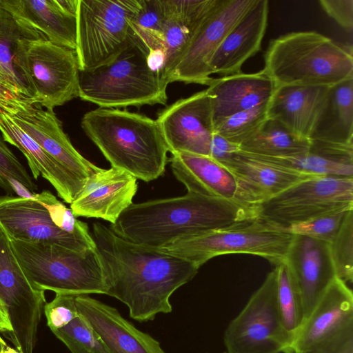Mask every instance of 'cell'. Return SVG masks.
<instances>
[{"instance_id":"1","label":"cell","mask_w":353,"mask_h":353,"mask_svg":"<svg viewBox=\"0 0 353 353\" xmlns=\"http://www.w3.org/2000/svg\"><path fill=\"white\" fill-rule=\"evenodd\" d=\"M92 236L104 270L106 295L124 303L139 322L170 313V296L199 269L158 248L125 240L99 222L93 224Z\"/></svg>"},{"instance_id":"2","label":"cell","mask_w":353,"mask_h":353,"mask_svg":"<svg viewBox=\"0 0 353 353\" xmlns=\"http://www.w3.org/2000/svg\"><path fill=\"white\" fill-rule=\"evenodd\" d=\"M256 219L255 206L187 192L177 197L132 203L109 227L125 240L159 248L182 236Z\"/></svg>"},{"instance_id":"3","label":"cell","mask_w":353,"mask_h":353,"mask_svg":"<svg viewBox=\"0 0 353 353\" xmlns=\"http://www.w3.org/2000/svg\"><path fill=\"white\" fill-rule=\"evenodd\" d=\"M81 125L112 168L145 182L163 174L168 149L157 120L119 108H98L83 115Z\"/></svg>"},{"instance_id":"4","label":"cell","mask_w":353,"mask_h":353,"mask_svg":"<svg viewBox=\"0 0 353 353\" xmlns=\"http://www.w3.org/2000/svg\"><path fill=\"white\" fill-rule=\"evenodd\" d=\"M263 72L276 86H332L353 77L352 48L314 31L292 32L273 39Z\"/></svg>"},{"instance_id":"5","label":"cell","mask_w":353,"mask_h":353,"mask_svg":"<svg viewBox=\"0 0 353 353\" xmlns=\"http://www.w3.org/2000/svg\"><path fill=\"white\" fill-rule=\"evenodd\" d=\"M168 85L136 42L110 63L80 70L79 97L101 108L165 105Z\"/></svg>"},{"instance_id":"6","label":"cell","mask_w":353,"mask_h":353,"mask_svg":"<svg viewBox=\"0 0 353 353\" xmlns=\"http://www.w3.org/2000/svg\"><path fill=\"white\" fill-rule=\"evenodd\" d=\"M10 241L35 288L56 294H106L104 270L97 250L79 252L54 244Z\"/></svg>"},{"instance_id":"7","label":"cell","mask_w":353,"mask_h":353,"mask_svg":"<svg viewBox=\"0 0 353 353\" xmlns=\"http://www.w3.org/2000/svg\"><path fill=\"white\" fill-rule=\"evenodd\" d=\"M293 234L259 219L176 239L158 248L199 268L223 254H249L275 265L284 261Z\"/></svg>"},{"instance_id":"8","label":"cell","mask_w":353,"mask_h":353,"mask_svg":"<svg viewBox=\"0 0 353 353\" xmlns=\"http://www.w3.org/2000/svg\"><path fill=\"white\" fill-rule=\"evenodd\" d=\"M143 0H78L76 53L80 70L107 64L136 43L132 22Z\"/></svg>"},{"instance_id":"9","label":"cell","mask_w":353,"mask_h":353,"mask_svg":"<svg viewBox=\"0 0 353 353\" xmlns=\"http://www.w3.org/2000/svg\"><path fill=\"white\" fill-rule=\"evenodd\" d=\"M14 65L30 96L48 111L79 97V65L75 50L44 38L26 37L17 46Z\"/></svg>"},{"instance_id":"10","label":"cell","mask_w":353,"mask_h":353,"mask_svg":"<svg viewBox=\"0 0 353 353\" xmlns=\"http://www.w3.org/2000/svg\"><path fill=\"white\" fill-rule=\"evenodd\" d=\"M227 353H294L276 301V273L270 272L224 332Z\"/></svg>"},{"instance_id":"11","label":"cell","mask_w":353,"mask_h":353,"mask_svg":"<svg viewBox=\"0 0 353 353\" xmlns=\"http://www.w3.org/2000/svg\"><path fill=\"white\" fill-rule=\"evenodd\" d=\"M343 208H353V178L315 176L262 203L256 207V214L266 223L286 229Z\"/></svg>"},{"instance_id":"12","label":"cell","mask_w":353,"mask_h":353,"mask_svg":"<svg viewBox=\"0 0 353 353\" xmlns=\"http://www.w3.org/2000/svg\"><path fill=\"white\" fill-rule=\"evenodd\" d=\"M258 0H218L176 63L168 83L208 85L210 60L227 35Z\"/></svg>"},{"instance_id":"13","label":"cell","mask_w":353,"mask_h":353,"mask_svg":"<svg viewBox=\"0 0 353 353\" xmlns=\"http://www.w3.org/2000/svg\"><path fill=\"white\" fill-rule=\"evenodd\" d=\"M156 120L171 154L187 152L210 157L214 124L206 90L172 103L158 114Z\"/></svg>"},{"instance_id":"14","label":"cell","mask_w":353,"mask_h":353,"mask_svg":"<svg viewBox=\"0 0 353 353\" xmlns=\"http://www.w3.org/2000/svg\"><path fill=\"white\" fill-rule=\"evenodd\" d=\"M0 225L12 240L58 245L72 250H95L94 238L70 234L58 228L36 199L0 196Z\"/></svg>"},{"instance_id":"15","label":"cell","mask_w":353,"mask_h":353,"mask_svg":"<svg viewBox=\"0 0 353 353\" xmlns=\"http://www.w3.org/2000/svg\"><path fill=\"white\" fill-rule=\"evenodd\" d=\"M234 176V199L257 207L295 183L315 176L239 150L221 163Z\"/></svg>"},{"instance_id":"16","label":"cell","mask_w":353,"mask_h":353,"mask_svg":"<svg viewBox=\"0 0 353 353\" xmlns=\"http://www.w3.org/2000/svg\"><path fill=\"white\" fill-rule=\"evenodd\" d=\"M283 261L300 293L305 320L336 278L330 244L310 236L293 234Z\"/></svg>"},{"instance_id":"17","label":"cell","mask_w":353,"mask_h":353,"mask_svg":"<svg viewBox=\"0 0 353 353\" xmlns=\"http://www.w3.org/2000/svg\"><path fill=\"white\" fill-rule=\"evenodd\" d=\"M8 115L53 159L85 183L101 170L74 148L54 111L36 104Z\"/></svg>"},{"instance_id":"18","label":"cell","mask_w":353,"mask_h":353,"mask_svg":"<svg viewBox=\"0 0 353 353\" xmlns=\"http://www.w3.org/2000/svg\"><path fill=\"white\" fill-rule=\"evenodd\" d=\"M137 179L121 169L101 168L92 175L70 203L76 217L101 219L114 223L133 203Z\"/></svg>"},{"instance_id":"19","label":"cell","mask_w":353,"mask_h":353,"mask_svg":"<svg viewBox=\"0 0 353 353\" xmlns=\"http://www.w3.org/2000/svg\"><path fill=\"white\" fill-rule=\"evenodd\" d=\"M75 305L112 353H166L158 341L137 329L115 307L88 294L75 295Z\"/></svg>"},{"instance_id":"20","label":"cell","mask_w":353,"mask_h":353,"mask_svg":"<svg viewBox=\"0 0 353 353\" xmlns=\"http://www.w3.org/2000/svg\"><path fill=\"white\" fill-rule=\"evenodd\" d=\"M353 327V294L337 277L304 321L293 344L296 352L327 341Z\"/></svg>"},{"instance_id":"21","label":"cell","mask_w":353,"mask_h":353,"mask_svg":"<svg viewBox=\"0 0 353 353\" xmlns=\"http://www.w3.org/2000/svg\"><path fill=\"white\" fill-rule=\"evenodd\" d=\"M268 14L269 1L258 0L213 54L209 65L211 75L225 77L241 72L243 64L261 50Z\"/></svg>"},{"instance_id":"22","label":"cell","mask_w":353,"mask_h":353,"mask_svg":"<svg viewBox=\"0 0 353 353\" xmlns=\"http://www.w3.org/2000/svg\"><path fill=\"white\" fill-rule=\"evenodd\" d=\"M276 88L263 70L256 73L241 72L212 78L206 91L211 101L213 124L269 101Z\"/></svg>"},{"instance_id":"23","label":"cell","mask_w":353,"mask_h":353,"mask_svg":"<svg viewBox=\"0 0 353 353\" xmlns=\"http://www.w3.org/2000/svg\"><path fill=\"white\" fill-rule=\"evenodd\" d=\"M0 132L6 142L23 154L34 179L41 176L65 202L70 204L74 200L85 183L53 159L8 114L1 111Z\"/></svg>"},{"instance_id":"24","label":"cell","mask_w":353,"mask_h":353,"mask_svg":"<svg viewBox=\"0 0 353 353\" xmlns=\"http://www.w3.org/2000/svg\"><path fill=\"white\" fill-rule=\"evenodd\" d=\"M330 86L281 85L268 102V118L277 120L296 136L310 139Z\"/></svg>"},{"instance_id":"25","label":"cell","mask_w":353,"mask_h":353,"mask_svg":"<svg viewBox=\"0 0 353 353\" xmlns=\"http://www.w3.org/2000/svg\"><path fill=\"white\" fill-rule=\"evenodd\" d=\"M218 0H163L162 77H169L178 59Z\"/></svg>"},{"instance_id":"26","label":"cell","mask_w":353,"mask_h":353,"mask_svg":"<svg viewBox=\"0 0 353 353\" xmlns=\"http://www.w3.org/2000/svg\"><path fill=\"white\" fill-rule=\"evenodd\" d=\"M0 6L50 42L76 50V15L59 0H0Z\"/></svg>"},{"instance_id":"27","label":"cell","mask_w":353,"mask_h":353,"mask_svg":"<svg viewBox=\"0 0 353 353\" xmlns=\"http://www.w3.org/2000/svg\"><path fill=\"white\" fill-rule=\"evenodd\" d=\"M174 176L188 192L235 200L236 183L230 170L208 156L172 153L168 159Z\"/></svg>"},{"instance_id":"28","label":"cell","mask_w":353,"mask_h":353,"mask_svg":"<svg viewBox=\"0 0 353 353\" xmlns=\"http://www.w3.org/2000/svg\"><path fill=\"white\" fill-rule=\"evenodd\" d=\"M310 141L308 151L299 156L285 158L255 156L311 175L353 178V145Z\"/></svg>"},{"instance_id":"29","label":"cell","mask_w":353,"mask_h":353,"mask_svg":"<svg viewBox=\"0 0 353 353\" xmlns=\"http://www.w3.org/2000/svg\"><path fill=\"white\" fill-rule=\"evenodd\" d=\"M310 139L353 145V77L330 87Z\"/></svg>"},{"instance_id":"30","label":"cell","mask_w":353,"mask_h":353,"mask_svg":"<svg viewBox=\"0 0 353 353\" xmlns=\"http://www.w3.org/2000/svg\"><path fill=\"white\" fill-rule=\"evenodd\" d=\"M40 294L26 276L10 238L0 225V301L6 310L12 315L23 314Z\"/></svg>"},{"instance_id":"31","label":"cell","mask_w":353,"mask_h":353,"mask_svg":"<svg viewBox=\"0 0 353 353\" xmlns=\"http://www.w3.org/2000/svg\"><path fill=\"white\" fill-rule=\"evenodd\" d=\"M310 139L301 138L277 120L268 118L259 130L239 145L240 150L270 157H293L306 153Z\"/></svg>"},{"instance_id":"32","label":"cell","mask_w":353,"mask_h":353,"mask_svg":"<svg viewBox=\"0 0 353 353\" xmlns=\"http://www.w3.org/2000/svg\"><path fill=\"white\" fill-rule=\"evenodd\" d=\"M26 37L46 39L0 6V82L14 92L32 97L14 65L18 43Z\"/></svg>"},{"instance_id":"33","label":"cell","mask_w":353,"mask_h":353,"mask_svg":"<svg viewBox=\"0 0 353 353\" xmlns=\"http://www.w3.org/2000/svg\"><path fill=\"white\" fill-rule=\"evenodd\" d=\"M276 273V301L284 330L294 339L301 327L305 315L301 297L290 270L284 261L275 266Z\"/></svg>"},{"instance_id":"34","label":"cell","mask_w":353,"mask_h":353,"mask_svg":"<svg viewBox=\"0 0 353 353\" xmlns=\"http://www.w3.org/2000/svg\"><path fill=\"white\" fill-rule=\"evenodd\" d=\"M268 102L221 119L214 124V132L239 145L254 135L268 119Z\"/></svg>"},{"instance_id":"35","label":"cell","mask_w":353,"mask_h":353,"mask_svg":"<svg viewBox=\"0 0 353 353\" xmlns=\"http://www.w3.org/2000/svg\"><path fill=\"white\" fill-rule=\"evenodd\" d=\"M52 332L71 353H112L79 313L66 326Z\"/></svg>"},{"instance_id":"36","label":"cell","mask_w":353,"mask_h":353,"mask_svg":"<svg viewBox=\"0 0 353 353\" xmlns=\"http://www.w3.org/2000/svg\"><path fill=\"white\" fill-rule=\"evenodd\" d=\"M330 244L336 277L345 283L353 279V210H350Z\"/></svg>"},{"instance_id":"37","label":"cell","mask_w":353,"mask_h":353,"mask_svg":"<svg viewBox=\"0 0 353 353\" xmlns=\"http://www.w3.org/2000/svg\"><path fill=\"white\" fill-rule=\"evenodd\" d=\"M353 208L331 211L285 229L292 234H301L330 243L339 231L347 213Z\"/></svg>"},{"instance_id":"38","label":"cell","mask_w":353,"mask_h":353,"mask_svg":"<svg viewBox=\"0 0 353 353\" xmlns=\"http://www.w3.org/2000/svg\"><path fill=\"white\" fill-rule=\"evenodd\" d=\"M37 200L48 212L51 220L59 228L70 234L84 238H92L89 232L88 225L73 214L70 208H68L50 191L43 190L36 193Z\"/></svg>"},{"instance_id":"39","label":"cell","mask_w":353,"mask_h":353,"mask_svg":"<svg viewBox=\"0 0 353 353\" xmlns=\"http://www.w3.org/2000/svg\"><path fill=\"white\" fill-rule=\"evenodd\" d=\"M11 181L19 182L32 192L37 189L25 167L10 150L0 134V188L9 195L14 193L9 183Z\"/></svg>"},{"instance_id":"40","label":"cell","mask_w":353,"mask_h":353,"mask_svg":"<svg viewBox=\"0 0 353 353\" xmlns=\"http://www.w3.org/2000/svg\"><path fill=\"white\" fill-rule=\"evenodd\" d=\"M43 308L52 332L66 326L79 315L74 294H56L53 300L46 303Z\"/></svg>"},{"instance_id":"41","label":"cell","mask_w":353,"mask_h":353,"mask_svg":"<svg viewBox=\"0 0 353 353\" xmlns=\"http://www.w3.org/2000/svg\"><path fill=\"white\" fill-rule=\"evenodd\" d=\"M324 11L346 31L353 29V0H320Z\"/></svg>"},{"instance_id":"42","label":"cell","mask_w":353,"mask_h":353,"mask_svg":"<svg viewBox=\"0 0 353 353\" xmlns=\"http://www.w3.org/2000/svg\"><path fill=\"white\" fill-rule=\"evenodd\" d=\"M294 353H353V327L312 347Z\"/></svg>"},{"instance_id":"43","label":"cell","mask_w":353,"mask_h":353,"mask_svg":"<svg viewBox=\"0 0 353 353\" xmlns=\"http://www.w3.org/2000/svg\"><path fill=\"white\" fill-rule=\"evenodd\" d=\"M37 104L30 97L18 93L0 82V111L8 114Z\"/></svg>"},{"instance_id":"44","label":"cell","mask_w":353,"mask_h":353,"mask_svg":"<svg viewBox=\"0 0 353 353\" xmlns=\"http://www.w3.org/2000/svg\"><path fill=\"white\" fill-rule=\"evenodd\" d=\"M240 150L239 145L214 132L211 141L210 157L222 163Z\"/></svg>"},{"instance_id":"45","label":"cell","mask_w":353,"mask_h":353,"mask_svg":"<svg viewBox=\"0 0 353 353\" xmlns=\"http://www.w3.org/2000/svg\"><path fill=\"white\" fill-rule=\"evenodd\" d=\"M12 329L7 315L6 311L1 301H0V331L11 333Z\"/></svg>"},{"instance_id":"46","label":"cell","mask_w":353,"mask_h":353,"mask_svg":"<svg viewBox=\"0 0 353 353\" xmlns=\"http://www.w3.org/2000/svg\"><path fill=\"white\" fill-rule=\"evenodd\" d=\"M0 353H20L17 349L8 345L0 336Z\"/></svg>"},{"instance_id":"47","label":"cell","mask_w":353,"mask_h":353,"mask_svg":"<svg viewBox=\"0 0 353 353\" xmlns=\"http://www.w3.org/2000/svg\"><path fill=\"white\" fill-rule=\"evenodd\" d=\"M224 353H227V352H224Z\"/></svg>"}]
</instances>
